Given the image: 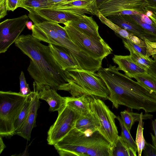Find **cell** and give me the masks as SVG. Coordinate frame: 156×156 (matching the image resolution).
Returning a JSON list of instances; mask_svg holds the SVG:
<instances>
[{
  "mask_svg": "<svg viewBox=\"0 0 156 156\" xmlns=\"http://www.w3.org/2000/svg\"><path fill=\"white\" fill-rule=\"evenodd\" d=\"M32 35L22 34L14 43L23 53L30 58L27 70L34 80V90L39 91L45 86L56 91L66 83L65 71L55 59L49 46L42 44Z\"/></svg>",
  "mask_w": 156,
  "mask_h": 156,
  "instance_id": "1",
  "label": "cell"
},
{
  "mask_svg": "<svg viewBox=\"0 0 156 156\" xmlns=\"http://www.w3.org/2000/svg\"><path fill=\"white\" fill-rule=\"evenodd\" d=\"M119 71L115 66L110 65L98 71L108 89V99L113 106L116 108L122 105L142 109L146 113L156 112V94Z\"/></svg>",
  "mask_w": 156,
  "mask_h": 156,
  "instance_id": "2",
  "label": "cell"
},
{
  "mask_svg": "<svg viewBox=\"0 0 156 156\" xmlns=\"http://www.w3.org/2000/svg\"><path fill=\"white\" fill-rule=\"evenodd\" d=\"M66 83L58 90L68 91L73 97L83 95L108 99L110 93L104 81L98 73L75 68L65 71Z\"/></svg>",
  "mask_w": 156,
  "mask_h": 156,
  "instance_id": "3",
  "label": "cell"
},
{
  "mask_svg": "<svg viewBox=\"0 0 156 156\" xmlns=\"http://www.w3.org/2000/svg\"><path fill=\"white\" fill-rule=\"evenodd\" d=\"M27 96L11 91H0V135L10 137L15 135L14 123Z\"/></svg>",
  "mask_w": 156,
  "mask_h": 156,
  "instance_id": "4",
  "label": "cell"
},
{
  "mask_svg": "<svg viewBox=\"0 0 156 156\" xmlns=\"http://www.w3.org/2000/svg\"><path fill=\"white\" fill-rule=\"evenodd\" d=\"M70 39L92 57L102 60L113 50L102 39L89 35L73 25L69 21L64 24Z\"/></svg>",
  "mask_w": 156,
  "mask_h": 156,
  "instance_id": "5",
  "label": "cell"
},
{
  "mask_svg": "<svg viewBox=\"0 0 156 156\" xmlns=\"http://www.w3.org/2000/svg\"><path fill=\"white\" fill-rule=\"evenodd\" d=\"M90 109L96 115L99 122L98 130L114 149L119 136L115 121L117 116L100 98L90 96Z\"/></svg>",
  "mask_w": 156,
  "mask_h": 156,
  "instance_id": "6",
  "label": "cell"
},
{
  "mask_svg": "<svg viewBox=\"0 0 156 156\" xmlns=\"http://www.w3.org/2000/svg\"><path fill=\"white\" fill-rule=\"evenodd\" d=\"M58 112L57 119L47 133L48 143L51 145H54L74 128L82 116L66 104Z\"/></svg>",
  "mask_w": 156,
  "mask_h": 156,
  "instance_id": "7",
  "label": "cell"
},
{
  "mask_svg": "<svg viewBox=\"0 0 156 156\" xmlns=\"http://www.w3.org/2000/svg\"><path fill=\"white\" fill-rule=\"evenodd\" d=\"M89 140L75 127L54 146L60 156H86Z\"/></svg>",
  "mask_w": 156,
  "mask_h": 156,
  "instance_id": "8",
  "label": "cell"
},
{
  "mask_svg": "<svg viewBox=\"0 0 156 156\" xmlns=\"http://www.w3.org/2000/svg\"><path fill=\"white\" fill-rule=\"evenodd\" d=\"M148 5L145 0H109L101 5L98 10L105 16L145 14Z\"/></svg>",
  "mask_w": 156,
  "mask_h": 156,
  "instance_id": "9",
  "label": "cell"
},
{
  "mask_svg": "<svg viewBox=\"0 0 156 156\" xmlns=\"http://www.w3.org/2000/svg\"><path fill=\"white\" fill-rule=\"evenodd\" d=\"M29 17L24 15L6 19L0 23V53L6 52L24 29Z\"/></svg>",
  "mask_w": 156,
  "mask_h": 156,
  "instance_id": "10",
  "label": "cell"
},
{
  "mask_svg": "<svg viewBox=\"0 0 156 156\" xmlns=\"http://www.w3.org/2000/svg\"><path fill=\"white\" fill-rule=\"evenodd\" d=\"M50 8L80 16L96 15L98 10L96 0H69L55 4Z\"/></svg>",
  "mask_w": 156,
  "mask_h": 156,
  "instance_id": "11",
  "label": "cell"
},
{
  "mask_svg": "<svg viewBox=\"0 0 156 156\" xmlns=\"http://www.w3.org/2000/svg\"><path fill=\"white\" fill-rule=\"evenodd\" d=\"M112 22L145 42H156V38L148 34L130 15L111 16L107 17Z\"/></svg>",
  "mask_w": 156,
  "mask_h": 156,
  "instance_id": "12",
  "label": "cell"
},
{
  "mask_svg": "<svg viewBox=\"0 0 156 156\" xmlns=\"http://www.w3.org/2000/svg\"><path fill=\"white\" fill-rule=\"evenodd\" d=\"M39 99L38 91L34 90L32 91L29 111L26 119L20 128L15 133V135L30 140L32 130L36 126L37 111L40 105Z\"/></svg>",
  "mask_w": 156,
  "mask_h": 156,
  "instance_id": "13",
  "label": "cell"
},
{
  "mask_svg": "<svg viewBox=\"0 0 156 156\" xmlns=\"http://www.w3.org/2000/svg\"><path fill=\"white\" fill-rule=\"evenodd\" d=\"M113 148L98 130L89 136L87 156H113Z\"/></svg>",
  "mask_w": 156,
  "mask_h": 156,
  "instance_id": "14",
  "label": "cell"
},
{
  "mask_svg": "<svg viewBox=\"0 0 156 156\" xmlns=\"http://www.w3.org/2000/svg\"><path fill=\"white\" fill-rule=\"evenodd\" d=\"M31 12L36 14L45 21L63 24L81 16L50 8L35 9Z\"/></svg>",
  "mask_w": 156,
  "mask_h": 156,
  "instance_id": "15",
  "label": "cell"
},
{
  "mask_svg": "<svg viewBox=\"0 0 156 156\" xmlns=\"http://www.w3.org/2000/svg\"><path fill=\"white\" fill-rule=\"evenodd\" d=\"M40 99L46 101L50 106L51 112L58 111L66 104L65 97L58 94L55 89L48 86H44L38 91Z\"/></svg>",
  "mask_w": 156,
  "mask_h": 156,
  "instance_id": "16",
  "label": "cell"
},
{
  "mask_svg": "<svg viewBox=\"0 0 156 156\" xmlns=\"http://www.w3.org/2000/svg\"><path fill=\"white\" fill-rule=\"evenodd\" d=\"M114 63L118 65L119 70L123 71L130 78H133L136 75L147 72V71L135 64L130 55H114L112 58Z\"/></svg>",
  "mask_w": 156,
  "mask_h": 156,
  "instance_id": "17",
  "label": "cell"
},
{
  "mask_svg": "<svg viewBox=\"0 0 156 156\" xmlns=\"http://www.w3.org/2000/svg\"><path fill=\"white\" fill-rule=\"evenodd\" d=\"M48 46L55 59L63 70L78 68L69 52L66 48L52 44H49Z\"/></svg>",
  "mask_w": 156,
  "mask_h": 156,
  "instance_id": "18",
  "label": "cell"
},
{
  "mask_svg": "<svg viewBox=\"0 0 156 156\" xmlns=\"http://www.w3.org/2000/svg\"><path fill=\"white\" fill-rule=\"evenodd\" d=\"M69 21L87 34L99 39L102 38L98 32L99 26L92 16L84 15Z\"/></svg>",
  "mask_w": 156,
  "mask_h": 156,
  "instance_id": "19",
  "label": "cell"
},
{
  "mask_svg": "<svg viewBox=\"0 0 156 156\" xmlns=\"http://www.w3.org/2000/svg\"><path fill=\"white\" fill-rule=\"evenodd\" d=\"M99 126L98 117L91 110L85 115L81 116L77 120L75 127L86 136H89L98 130Z\"/></svg>",
  "mask_w": 156,
  "mask_h": 156,
  "instance_id": "20",
  "label": "cell"
},
{
  "mask_svg": "<svg viewBox=\"0 0 156 156\" xmlns=\"http://www.w3.org/2000/svg\"><path fill=\"white\" fill-rule=\"evenodd\" d=\"M66 104L81 116L90 110V96L83 95L78 97H65Z\"/></svg>",
  "mask_w": 156,
  "mask_h": 156,
  "instance_id": "21",
  "label": "cell"
},
{
  "mask_svg": "<svg viewBox=\"0 0 156 156\" xmlns=\"http://www.w3.org/2000/svg\"><path fill=\"white\" fill-rule=\"evenodd\" d=\"M121 118L125 126L129 132L133 125L136 122H139L142 118L143 119H151L153 115L147 113L143 115V113L140 114L130 112L125 110L120 112Z\"/></svg>",
  "mask_w": 156,
  "mask_h": 156,
  "instance_id": "22",
  "label": "cell"
},
{
  "mask_svg": "<svg viewBox=\"0 0 156 156\" xmlns=\"http://www.w3.org/2000/svg\"><path fill=\"white\" fill-rule=\"evenodd\" d=\"M96 16L102 23L112 30L120 38L129 39L131 33L112 22L104 16L98 10L97 12Z\"/></svg>",
  "mask_w": 156,
  "mask_h": 156,
  "instance_id": "23",
  "label": "cell"
},
{
  "mask_svg": "<svg viewBox=\"0 0 156 156\" xmlns=\"http://www.w3.org/2000/svg\"><path fill=\"white\" fill-rule=\"evenodd\" d=\"M54 5L49 0H22L19 7L31 12L35 9L51 8Z\"/></svg>",
  "mask_w": 156,
  "mask_h": 156,
  "instance_id": "24",
  "label": "cell"
},
{
  "mask_svg": "<svg viewBox=\"0 0 156 156\" xmlns=\"http://www.w3.org/2000/svg\"><path fill=\"white\" fill-rule=\"evenodd\" d=\"M122 39L124 47L129 51L130 53L146 58H149L151 56L150 52L147 47L137 45L128 39Z\"/></svg>",
  "mask_w": 156,
  "mask_h": 156,
  "instance_id": "25",
  "label": "cell"
},
{
  "mask_svg": "<svg viewBox=\"0 0 156 156\" xmlns=\"http://www.w3.org/2000/svg\"><path fill=\"white\" fill-rule=\"evenodd\" d=\"M32 92L27 96L23 107L14 121L13 128L15 133L20 128L26 119L30 103Z\"/></svg>",
  "mask_w": 156,
  "mask_h": 156,
  "instance_id": "26",
  "label": "cell"
},
{
  "mask_svg": "<svg viewBox=\"0 0 156 156\" xmlns=\"http://www.w3.org/2000/svg\"><path fill=\"white\" fill-rule=\"evenodd\" d=\"M140 84L156 94V78L147 72L135 75L134 78Z\"/></svg>",
  "mask_w": 156,
  "mask_h": 156,
  "instance_id": "27",
  "label": "cell"
},
{
  "mask_svg": "<svg viewBox=\"0 0 156 156\" xmlns=\"http://www.w3.org/2000/svg\"><path fill=\"white\" fill-rule=\"evenodd\" d=\"M116 119L119 121L121 129L120 136L122 139L129 145L132 147L136 152H138L137 144L132 137L130 132L128 130L125 126L121 117L118 115Z\"/></svg>",
  "mask_w": 156,
  "mask_h": 156,
  "instance_id": "28",
  "label": "cell"
},
{
  "mask_svg": "<svg viewBox=\"0 0 156 156\" xmlns=\"http://www.w3.org/2000/svg\"><path fill=\"white\" fill-rule=\"evenodd\" d=\"M142 118L139 122L137 128L135 142L138 148V156H141L146 141L143 135L144 122Z\"/></svg>",
  "mask_w": 156,
  "mask_h": 156,
  "instance_id": "29",
  "label": "cell"
},
{
  "mask_svg": "<svg viewBox=\"0 0 156 156\" xmlns=\"http://www.w3.org/2000/svg\"><path fill=\"white\" fill-rule=\"evenodd\" d=\"M130 146L119 136L117 142L113 149V156H129L128 150Z\"/></svg>",
  "mask_w": 156,
  "mask_h": 156,
  "instance_id": "30",
  "label": "cell"
},
{
  "mask_svg": "<svg viewBox=\"0 0 156 156\" xmlns=\"http://www.w3.org/2000/svg\"><path fill=\"white\" fill-rule=\"evenodd\" d=\"M129 55L132 60L135 64L147 71L153 60L150 57L145 58L132 53H130Z\"/></svg>",
  "mask_w": 156,
  "mask_h": 156,
  "instance_id": "31",
  "label": "cell"
},
{
  "mask_svg": "<svg viewBox=\"0 0 156 156\" xmlns=\"http://www.w3.org/2000/svg\"><path fill=\"white\" fill-rule=\"evenodd\" d=\"M130 16L144 29L147 34L156 38V27L154 24L151 25L143 22L139 15Z\"/></svg>",
  "mask_w": 156,
  "mask_h": 156,
  "instance_id": "32",
  "label": "cell"
},
{
  "mask_svg": "<svg viewBox=\"0 0 156 156\" xmlns=\"http://www.w3.org/2000/svg\"><path fill=\"white\" fill-rule=\"evenodd\" d=\"M20 90L19 92L20 94L27 96L31 93L29 84L27 83L24 73L22 71L19 76Z\"/></svg>",
  "mask_w": 156,
  "mask_h": 156,
  "instance_id": "33",
  "label": "cell"
},
{
  "mask_svg": "<svg viewBox=\"0 0 156 156\" xmlns=\"http://www.w3.org/2000/svg\"><path fill=\"white\" fill-rule=\"evenodd\" d=\"M144 156H156V147L146 142L143 150Z\"/></svg>",
  "mask_w": 156,
  "mask_h": 156,
  "instance_id": "34",
  "label": "cell"
},
{
  "mask_svg": "<svg viewBox=\"0 0 156 156\" xmlns=\"http://www.w3.org/2000/svg\"><path fill=\"white\" fill-rule=\"evenodd\" d=\"M8 11H14L19 7L21 0H6Z\"/></svg>",
  "mask_w": 156,
  "mask_h": 156,
  "instance_id": "35",
  "label": "cell"
},
{
  "mask_svg": "<svg viewBox=\"0 0 156 156\" xmlns=\"http://www.w3.org/2000/svg\"><path fill=\"white\" fill-rule=\"evenodd\" d=\"M129 40L137 45L147 47V45L146 42L132 34H131Z\"/></svg>",
  "mask_w": 156,
  "mask_h": 156,
  "instance_id": "36",
  "label": "cell"
},
{
  "mask_svg": "<svg viewBox=\"0 0 156 156\" xmlns=\"http://www.w3.org/2000/svg\"><path fill=\"white\" fill-rule=\"evenodd\" d=\"M8 11L6 0H0V18L4 17L7 15Z\"/></svg>",
  "mask_w": 156,
  "mask_h": 156,
  "instance_id": "37",
  "label": "cell"
},
{
  "mask_svg": "<svg viewBox=\"0 0 156 156\" xmlns=\"http://www.w3.org/2000/svg\"><path fill=\"white\" fill-rule=\"evenodd\" d=\"M147 72L156 78V58L153 60Z\"/></svg>",
  "mask_w": 156,
  "mask_h": 156,
  "instance_id": "38",
  "label": "cell"
},
{
  "mask_svg": "<svg viewBox=\"0 0 156 156\" xmlns=\"http://www.w3.org/2000/svg\"><path fill=\"white\" fill-rule=\"evenodd\" d=\"M145 9L150 10L153 12L152 15L149 18L152 21L154 25L156 27V6L148 5L145 8Z\"/></svg>",
  "mask_w": 156,
  "mask_h": 156,
  "instance_id": "39",
  "label": "cell"
},
{
  "mask_svg": "<svg viewBox=\"0 0 156 156\" xmlns=\"http://www.w3.org/2000/svg\"><path fill=\"white\" fill-rule=\"evenodd\" d=\"M139 16L140 20L143 22L151 25L154 24L152 21L145 14L141 13Z\"/></svg>",
  "mask_w": 156,
  "mask_h": 156,
  "instance_id": "40",
  "label": "cell"
},
{
  "mask_svg": "<svg viewBox=\"0 0 156 156\" xmlns=\"http://www.w3.org/2000/svg\"><path fill=\"white\" fill-rule=\"evenodd\" d=\"M0 154H1L5 147V146L3 142L2 139V136L1 135H0Z\"/></svg>",
  "mask_w": 156,
  "mask_h": 156,
  "instance_id": "41",
  "label": "cell"
},
{
  "mask_svg": "<svg viewBox=\"0 0 156 156\" xmlns=\"http://www.w3.org/2000/svg\"><path fill=\"white\" fill-rule=\"evenodd\" d=\"M69 0H49V1L51 3L54 5L55 4L66 2Z\"/></svg>",
  "mask_w": 156,
  "mask_h": 156,
  "instance_id": "42",
  "label": "cell"
},
{
  "mask_svg": "<svg viewBox=\"0 0 156 156\" xmlns=\"http://www.w3.org/2000/svg\"><path fill=\"white\" fill-rule=\"evenodd\" d=\"M147 2L148 5L156 6V0H145Z\"/></svg>",
  "mask_w": 156,
  "mask_h": 156,
  "instance_id": "43",
  "label": "cell"
},
{
  "mask_svg": "<svg viewBox=\"0 0 156 156\" xmlns=\"http://www.w3.org/2000/svg\"><path fill=\"white\" fill-rule=\"evenodd\" d=\"M151 53L152 58L154 59L156 58V48H154L153 47H151Z\"/></svg>",
  "mask_w": 156,
  "mask_h": 156,
  "instance_id": "44",
  "label": "cell"
},
{
  "mask_svg": "<svg viewBox=\"0 0 156 156\" xmlns=\"http://www.w3.org/2000/svg\"><path fill=\"white\" fill-rule=\"evenodd\" d=\"M152 125L154 132V136L156 138V119L152 121Z\"/></svg>",
  "mask_w": 156,
  "mask_h": 156,
  "instance_id": "45",
  "label": "cell"
},
{
  "mask_svg": "<svg viewBox=\"0 0 156 156\" xmlns=\"http://www.w3.org/2000/svg\"><path fill=\"white\" fill-rule=\"evenodd\" d=\"M33 26L32 23L31 21H28L26 23V26L29 30H32Z\"/></svg>",
  "mask_w": 156,
  "mask_h": 156,
  "instance_id": "46",
  "label": "cell"
},
{
  "mask_svg": "<svg viewBox=\"0 0 156 156\" xmlns=\"http://www.w3.org/2000/svg\"><path fill=\"white\" fill-rule=\"evenodd\" d=\"M153 145L156 147V138L152 133H150Z\"/></svg>",
  "mask_w": 156,
  "mask_h": 156,
  "instance_id": "47",
  "label": "cell"
},
{
  "mask_svg": "<svg viewBox=\"0 0 156 156\" xmlns=\"http://www.w3.org/2000/svg\"><path fill=\"white\" fill-rule=\"evenodd\" d=\"M108 0H96L98 8L101 5Z\"/></svg>",
  "mask_w": 156,
  "mask_h": 156,
  "instance_id": "48",
  "label": "cell"
},
{
  "mask_svg": "<svg viewBox=\"0 0 156 156\" xmlns=\"http://www.w3.org/2000/svg\"><path fill=\"white\" fill-rule=\"evenodd\" d=\"M146 12L145 14L148 17L151 16L153 15V12L152 11L149 10L145 9Z\"/></svg>",
  "mask_w": 156,
  "mask_h": 156,
  "instance_id": "49",
  "label": "cell"
},
{
  "mask_svg": "<svg viewBox=\"0 0 156 156\" xmlns=\"http://www.w3.org/2000/svg\"><path fill=\"white\" fill-rule=\"evenodd\" d=\"M22 0H21V2H22Z\"/></svg>",
  "mask_w": 156,
  "mask_h": 156,
  "instance_id": "50",
  "label": "cell"
}]
</instances>
